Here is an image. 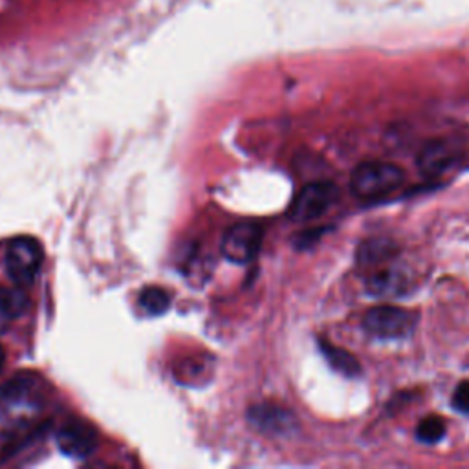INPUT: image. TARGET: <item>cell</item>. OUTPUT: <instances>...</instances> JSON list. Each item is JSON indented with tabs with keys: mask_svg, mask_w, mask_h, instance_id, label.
I'll return each mask as SVG.
<instances>
[{
	"mask_svg": "<svg viewBox=\"0 0 469 469\" xmlns=\"http://www.w3.org/2000/svg\"><path fill=\"white\" fill-rule=\"evenodd\" d=\"M405 182V173L387 162H365L357 165L350 178V189L359 200L383 198Z\"/></svg>",
	"mask_w": 469,
	"mask_h": 469,
	"instance_id": "6da1fadb",
	"label": "cell"
},
{
	"mask_svg": "<svg viewBox=\"0 0 469 469\" xmlns=\"http://www.w3.org/2000/svg\"><path fill=\"white\" fill-rule=\"evenodd\" d=\"M45 261V251L34 237H16L6 248V272L14 282L27 286L36 281Z\"/></svg>",
	"mask_w": 469,
	"mask_h": 469,
	"instance_id": "7a4b0ae2",
	"label": "cell"
},
{
	"mask_svg": "<svg viewBox=\"0 0 469 469\" xmlns=\"http://www.w3.org/2000/svg\"><path fill=\"white\" fill-rule=\"evenodd\" d=\"M418 315L407 308L381 304L367 312L363 326L368 334L381 339H403L412 334Z\"/></svg>",
	"mask_w": 469,
	"mask_h": 469,
	"instance_id": "3957f363",
	"label": "cell"
},
{
	"mask_svg": "<svg viewBox=\"0 0 469 469\" xmlns=\"http://www.w3.org/2000/svg\"><path fill=\"white\" fill-rule=\"evenodd\" d=\"M262 244V228L257 222H239L222 239V253L235 264L251 262Z\"/></svg>",
	"mask_w": 469,
	"mask_h": 469,
	"instance_id": "277c9868",
	"label": "cell"
},
{
	"mask_svg": "<svg viewBox=\"0 0 469 469\" xmlns=\"http://www.w3.org/2000/svg\"><path fill=\"white\" fill-rule=\"evenodd\" d=\"M337 198V187L332 182L308 184L293 200L290 217L295 222L315 220L325 215Z\"/></svg>",
	"mask_w": 469,
	"mask_h": 469,
	"instance_id": "5b68a950",
	"label": "cell"
},
{
	"mask_svg": "<svg viewBox=\"0 0 469 469\" xmlns=\"http://www.w3.org/2000/svg\"><path fill=\"white\" fill-rule=\"evenodd\" d=\"M56 442L63 454L70 458H89L98 447V434L83 421H69L58 431Z\"/></svg>",
	"mask_w": 469,
	"mask_h": 469,
	"instance_id": "8992f818",
	"label": "cell"
},
{
	"mask_svg": "<svg viewBox=\"0 0 469 469\" xmlns=\"http://www.w3.org/2000/svg\"><path fill=\"white\" fill-rule=\"evenodd\" d=\"M454 164H456V151L443 142L427 144L418 156V167L421 175L427 178H436L443 175Z\"/></svg>",
	"mask_w": 469,
	"mask_h": 469,
	"instance_id": "52a82bcc",
	"label": "cell"
},
{
	"mask_svg": "<svg viewBox=\"0 0 469 469\" xmlns=\"http://www.w3.org/2000/svg\"><path fill=\"white\" fill-rule=\"evenodd\" d=\"M396 244L385 237H374L365 240L357 248V264L363 268H379L396 255Z\"/></svg>",
	"mask_w": 469,
	"mask_h": 469,
	"instance_id": "ba28073f",
	"label": "cell"
},
{
	"mask_svg": "<svg viewBox=\"0 0 469 469\" xmlns=\"http://www.w3.org/2000/svg\"><path fill=\"white\" fill-rule=\"evenodd\" d=\"M367 290L378 297L400 295L405 290V279L396 270L376 268L374 273L367 279Z\"/></svg>",
	"mask_w": 469,
	"mask_h": 469,
	"instance_id": "9c48e42d",
	"label": "cell"
},
{
	"mask_svg": "<svg viewBox=\"0 0 469 469\" xmlns=\"http://www.w3.org/2000/svg\"><path fill=\"white\" fill-rule=\"evenodd\" d=\"M319 348H321V354L325 356V359L328 361V365L334 370H337L339 374H343L346 378H354V376L361 374L359 361L348 350L336 346L328 341H319Z\"/></svg>",
	"mask_w": 469,
	"mask_h": 469,
	"instance_id": "30bf717a",
	"label": "cell"
},
{
	"mask_svg": "<svg viewBox=\"0 0 469 469\" xmlns=\"http://www.w3.org/2000/svg\"><path fill=\"white\" fill-rule=\"evenodd\" d=\"M169 304H171V297L169 293L160 288V286H149L145 290H142L140 293V299H138V306L140 310L145 314V315H151V317H156V315H162L169 310Z\"/></svg>",
	"mask_w": 469,
	"mask_h": 469,
	"instance_id": "8fae6325",
	"label": "cell"
},
{
	"mask_svg": "<svg viewBox=\"0 0 469 469\" xmlns=\"http://www.w3.org/2000/svg\"><path fill=\"white\" fill-rule=\"evenodd\" d=\"M27 306V297L21 292L0 288V332H5L10 319L19 315Z\"/></svg>",
	"mask_w": 469,
	"mask_h": 469,
	"instance_id": "7c38bea8",
	"label": "cell"
},
{
	"mask_svg": "<svg viewBox=\"0 0 469 469\" xmlns=\"http://www.w3.org/2000/svg\"><path fill=\"white\" fill-rule=\"evenodd\" d=\"M445 431H447L445 420L436 414H431L418 423L416 438L423 443H436L445 436Z\"/></svg>",
	"mask_w": 469,
	"mask_h": 469,
	"instance_id": "4fadbf2b",
	"label": "cell"
},
{
	"mask_svg": "<svg viewBox=\"0 0 469 469\" xmlns=\"http://www.w3.org/2000/svg\"><path fill=\"white\" fill-rule=\"evenodd\" d=\"M257 416H259V423L268 427V429H273V431H284L292 425L293 418L290 412H286L284 409H279V407H262L257 410Z\"/></svg>",
	"mask_w": 469,
	"mask_h": 469,
	"instance_id": "5bb4252c",
	"label": "cell"
},
{
	"mask_svg": "<svg viewBox=\"0 0 469 469\" xmlns=\"http://www.w3.org/2000/svg\"><path fill=\"white\" fill-rule=\"evenodd\" d=\"M453 407L464 414H469V379L462 381L453 394Z\"/></svg>",
	"mask_w": 469,
	"mask_h": 469,
	"instance_id": "9a60e30c",
	"label": "cell"
},
{
	"mask_svg": "<svg viewBox=\"0 0 469 469\" xmlns=\"http://www.w3.org/2000/svg\"><path fill=\"white\" fill-rule=\"evenodd\" d=\"M5 359H6V356H5V348L0 346V370H3V367H5Z\"/></svg>",
	"mask_w": 469,
	"mask_h": 469,
	"instance_id": "2e32d148",
	"label": "cell"
}]
</instances>
